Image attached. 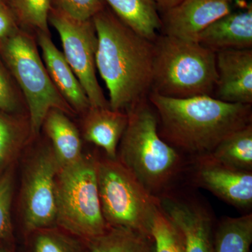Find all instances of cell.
Returning <instances> with one entry per match:
<instances>
[{
  "label": "cell",
  "mask_w": 252,
  "mask_h": 252,
  "mask_svg": "<svg viewBox=\"0 0 252 252\" xmlns=\"http://www.w3.org/2000/svg\"><path fill=\"white\" fill-rule=\"evenodd\" d=\"M93 21L97 37L96 69L109 91V108L126 112L152 90L153 41L131 29L107 5Z\"/></svg>",
  "instance_id": "1"
},
{
  "label": "cell",
  "mask_w": 252,
  "mask_h": 252,
  "mask_svg": "<svg viewBox=\"0 0 252 252\" xmlns=\"http://www.w3.org/2000/svg\"><path fill=\"white\" fill-rule=\"evenodd\" d=\"M162 140L194 157L212 153L228 136L252 124V104L228 103L210 95L173 98L151 92Z\"/></svg>",
  "instance_id": "2"
},
{
  "label": "cell",
  "mask_w": 252,
  "mask_h": 252,
  "mask_svg": "<svg viewBox=\"0 0 252 252\" xmlns=\"http://www.w3.org/2000/svg\"><path fill=\"white\" fill-rule=\"evenodd\" d=\"M128 122L117 151V159L144 188L160 199L172 191L185 168L182 153L162 140L158 119L148 97L130 107Z\"/></svg>",
  "instance_id": "3"
},
{
  "label": "cell",
  "mask_w": 252,
  "mask_h": 252,
  "mask_svg": "<svg viewBox=\"0 0 252 252\" xmlns=\"http://www.w3.org/2000/svg\"><path fill=\"white\" fill-rule=\"evenodd\" d=\"M153 43L151 92L173 98L213 97L218 80L216 53L198 41L162 34Z\"/></svg>",
  "instance_id": "4"
},
{
  "label": "cell",
  "mask_w": 252,
  "mask_h": 252,
  "mask_svg": "<svg viewBox=\"0 0 252 252\" xmlns=\"http://www.w3.org/2000/svg\"><path fill=\"white\" fill-rule=\"evenodd\" d=\"M34 37L18 28L0 44V56L26 102L33 137L39 135L51 109H60L67 115L75 114L51 81Z\"/></svg>",
  "instance_id": "5"
},
{
  "label": "cell",
  "mask_w": 252,
  "mask_h": 252,
  "mask_svg": "<svg viewBox=\"0 0 252 252\" xmlns=\"http://www.w3.org/2000/svg\"><path fill=\"white\" fill-rule=\"evenodd\" d=\"M56 224L86 241L109 228L101 210L96 159L83 154L56 176Z\"/></svg>",
  "instance_id": "6"
},
{
  "label": "cell",
  "mask_w": 252,
  "mask_h": 252,
  "mask_svg": "<svg viewBox=\"0 0 252 252\" xmlns=\"http://www.w3.org/2000/svg\"><path fill=\"white\" fill-rule=\"evenodd\" d=\"M96 174L101 210L107 225L152 235L160 199L149 193L117 158L96 160Z\"/></svg>",
  "instance_id": "7"
},
{
  "label": "cell",
  "mask_w": 252,
  "mask_h": 252,
  "mask_svg": "<svg viewBox=\"0 0 252 252\" xmlns=\"http://www.w3.org/2000/svg\"><path fill=\"white\" fill-rule=\"evenodd\" d=\"M49 25L59 33L63 54L80 82L92 107H109L96 75L97 33L94 21H79L51 7Z\"/></svg>",
  "instance_id": "8"
},
{
  "label": "cell",
  "mask_w": 252,
  "mask_h": 252,
  "mask_svg": "<svg viewBox=\"0 0 252 252\" xmlns=\"http://www.w3.org/2000/svg\"><path fill=\"white\" fill-rule=\"evenodd\" d=\"M59 165L52 149L38 152L28 163L21 189V210L30 233L56 227V176Z\"/></svg>",
  "instance_id": "9"
},
{
  "label": "cell",
  "mask_w": 252,
  "mask_h": 252,
  "mask_svg": "<svg viewBox=\"0 0 252 252\" xmlns=\"http://www.w3.org/2000/svg\"><path fill=\"white\" fill-rule=\"evenodd\" d=\"M192 181L217 198L243 211L252 207V172L228 166L210 154L195 158Z\"/></svg>",
  "instance_id": "10"
},
{
  "label": "cell",
  "mask_w": 252,
  "mask_h": 252,
  "mask_svg": "<svg viewBox=\"0 0 252 252\" xmlns=\"http://www.w3.org/2000/svg\"><path fill=\"white\" fill-rule=\"evenodd\" d=\"M160 206L180 230L184 252H214L213 215L205 203L172 191L160 198Z\"/></svg>",
  "instance_id": "11"
},
{
  "label": "cell",
  "mask_w": 252,
  "mask_h": 252,
  "mask_svg": "<svg viewBox=\"0 0 252 252\" xmlns=\"http://www.w3.org/2000/svg\"><path fill=\"white\" fill-rule=\"evenodd\" d=\"M235 0H183L162 12L161 34L196 41L201 32L219 18L233 11Z\"/></svg>",
  "instance_id": "12"
},
{
  "label": "cell",
  "mask_w": 252,
  "mask_h": 252,
  "mask_svg": "<svg viewBox=\"0 0 252 252\" xmlns=\"http://www.w3.org/2000/svg\"><path fill=\"white\" fill-rule=\"evenodd\" d=\"M218 73L213 97L228 103L252 104V49L216 53Z\"/></svg>",
  "instance_id": "13"
},
{
  "label": "cell",
  "mask_w": 252,
  "mask_h": 252,
  "mask_svg": "<svg viewBox=\"0 0 252 252\" xmlns=\"http://www.w3.org/2000/svg\"><path fill=\"white\" fill-rule=\"evenodd\" d=\"M35 36L51 81L75 114H84L90 108V102L62 51L55 45L51 34L39 32Z\"/></svg>",
  "instance_id": "14"
},
{
  "label": "cell",
  "mask_w": 252,
  "mask_h": 252,
  "mask_svg": "<svg viewBox=\"0 0 252 252\" xmlns=\"http://www.w3.org/2000/svg\"><path fill=\"white\" fill-rule=\"evenodd\" d=\"M197 41L215 53L252 49V4L217 19L199 34Z\"/></svg>",
  "instance_id": "15"
},
{
  "label": "cell",
  "mask_w": 252,
  "mask_h": 252,
  "mask_svg": "<svg viewBox=\"0 0 252 252\" xmlns=\"http://www.w3.org/2000/svg\"><path fill=\"white\" fill-rule=\"evenodd\" d=\"M83 115L84 140L103 149L109 158L117 159L119 142L128 122L127 113L91 107Z\"/></svg>",
  "instance_id": "16"
},
{
  "label": "cell",
  "mask_w": 252,
  "mask_h": 252,
  "mask_svg": "<svg viewBox=\"0 0 252 252\" xmlns=\"http://www.w3.org/2000/svg\"><path fill=\"white\" fill-rule=\"evenodd\" d=\"M59 167L77 161L83 156L82 141L77 127L63 111L52 109L43 123Z\"/></svg>",
  "instance_id": "17"
},
{
  "label": "cell",
  "mask_w": 252,
  "mask_h": 252,
  "mask_svg": "<svg viewBox=\"0 0 252 252\" xmlns=\"http://www.w3.org/2000/svg\"><path fill=\"white\" fill-rule=\"evenodd\" d=\"M118 17L139 34L154 41L161 29V20L152 0H104Z\"/></svg>",
  "instance_id": "18"
},
{
  "label": "cell",
  "mask_w": 252,
  "mask_h": 252,
  "mask_svg": "<svg viewBox=\"0 0 252 252\" xmlns=\"http://www.w3.org/2000/svg\"><path fill=\"white\" fill-rule=\"evenodd\" d=\"M84 242L89 252H156L152 235L128 228L109 227L102 235Z\"/></svg>",
  "instance_id": "19"
},
{
  "label": "cell",
  "mask_w": 252,
  "mask_h": 252,
  "mask_svg": "<svg viewBox=\"0 0 252 252\" xmlns=\"http://www.w3.org/2000/svg\"><path fill=\"white\" fill-rule=\"evenodd\" d=\"M252 243V214L221 220L214 233V252H249Z\"/></svg>",
  "instance_id": "20"
},
{
  "label": "cell",
  "mask_w": 252,
  "mask_h": 252,
  "mask_svg": "<svg viewBox=\"0 0 252 252\" xmlns=\"http://www.w3.org/2000/svg\"><path fill=\"white\" fill-rule=\"evenodd\" d=\"M32 135L29 119L0 111V177Z\"/></svg>",
  "instance_id": "21"
},
{
  "label": "cell",
  "mask_w": 252,
  "mask_h": 252,
  "mask_svg": "<svg viewBox=\"0 0 252 252\" xmlns=\"http://www.w3.org/2000/svg\"><path fill=\"white\" fill-rule=\"evenodd\" d=\"M208 154L228 166L252 172V124L228 136Z\"/></svg>",
  "instance_id": "22"
},
{
  "label": "cell",
  "mask_w": 252,
  "mask_h": 252,
  "mask_svg": "<svg viewBox=\"0 0 252 252\" xmlns=\"http://www.w3.org/2000/svg\"><path fill=\"white\" fill-rule=\"evenodd\" d=\"M18 27L36 34H50L49 15L51 0H7Z\"/></svg>",
  "instance_id": "23"
},
{
  "label": "cell",
  "mask_w": 252,
  "mask_h": 252,
  "mask_svg": "<svg viewBox=\"0 0 252 252\" xmlns=\"http://www.w3.org/2000/svg\"><path fill=\"white\" fill-rule=\"evenodd\" d=\"M32 252H83L80 238L56 227L33 232Z\"/></svg>",
  "instance_id": "24"
},
{
  "label": "cell",
  "mask_w": 252,
  "mask_h": 252,
  "mask_svg": "<svg viewBox=\"0 0 252 252\" xmlns=\"http://www.w3.org/2000/svg\"><path fill=\"white\" fill-rule=\"evenodd\" d=\"M152 235L156 252H184L183 238L180 230L160 206L154 218Z\"/></svg>",
  "instance_id": "25"
},
{
  "label": "cell",
  "mask_w": 252,
  "mask_h": 252,
  "mask_svg": "<svg viewBox=\"0 0 252 252\" xmlns=\"http://www.w3.org/2000/svg\"><path fill=\"white\" fill-rule=\"evenodd\" d=\"M24 103L21 91L0 56V111L20 114Z\"/></svg>",
  "instance_id": "26"
},
{
  "label": "cell",
  "mask_w": 252,
  "mask_h": 252,
  "mask_svg": "<svg viewBox=\"0 0 252 252\" xmlns=\"http://www.w3.org/2000/svg\"><path fill=\"white\" fill-rule=\"evenodd\" d=\"M14 190V179L11 170L0 177V241L11 236V207Z\"/></svg>",
  "instance_id": "27"
},
{
  "label": "cell",
  "mask_w": 252,
  "mask_h": 252,
  "mask_svg": "<svg viewBox=\"0 0 252 252\" xmlns=\"http://www.w3.org/2000/svg\"><path fill=\"white\" fill-rule=\"evenodd\" d=\"M106 6L104 0H51V7L79 21L92 19Z\"/></svg>",
  "instance_id": "28"
},
{
  "label": "cell",
  "mask_w": 252,
  "mask_h": 252,
  "mask_svg": "<svg viewBox=\"0 0 252 252\" xmlns=\"http://www.w3.org/2000/svg\"><path fill=\"white\" fill-rule=\"evenodd\" d=\"M17 23L7 4H0V44L18 29Z\"/></svg>",
  "instance_id": "29"
},
{
  "label": "cell",
  "mask_w": 252,
  "mask_h": 252,
  "mask_svg": "<svg viewBox=\"0 0 252 252\" xmlns=\"http://www.w3.org/2000/svg\"><path fill=\"white\" fill-rule=\"evenodd\" d=\"M157 6L158 10L160 12H165L167 10L171 9L176 5L180 4L183 0H152Z\"/></svg>",
  "instance_id": "30"
},
{
  "label": "cell",
  "mask_w": 252,
  "mask_h": 252,
  "mask_svg": "<svg viewBox=\"0 0 252 252\" xmlns=\"http://www.w3.org/2000/svg\"><path fill=\"white\" fill-rule=\"evenodd\" d=\"M0 252H10L9 249L4 246H0Z\"/></svg>",
  "instance_id": "31"
},
{
  "label": "cell",
  "mask_w": 252,
  "mask_h": 252,
  "mask_svg": "<svg viewBox=\"0 0 252 252\" xmlns=\"http://www.w3.org/2000/svg\"><path fill=\"white\" fill-rule=\"evenodd\" d=\"M7 4V0H0V4Z\"/></svg>",
  "instance_id": "32"
}]
</instances>
